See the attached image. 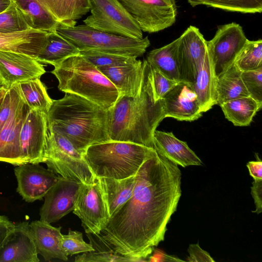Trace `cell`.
<instances>
[{"label":"cell","mask_w":262,"mask_h":262,"mask_svg":"<svg viewBox=\"0 0 262 262\" xmlns=\"http://www.w3.org/2000/svg\"><path fill=\"white\" fill-rule=\"evenodd\" d=\"M156 150L142 145L109 140L89 147L84 156L96 177L123 179L135 176Z\"/></svg>","instance_id":"5"},{"label":"cell","mask_w":262,"mask_h":262,"mask_svg":"<svg viewBox=\"0 0 262 262\" xmlns=\"http://www.w3.org/2000/svg\"><path fill=\"white\" fill-rule=\"evenodd\" d=\"M220 106L225 118L237 126L249 125L262 107L250 96L226 102Z\"/></svg>","instance_id":"31"},{"label":"cell","mask_w":262,"mask_h":262,"mask_svg":"<svg viewBox=\"0 0 262 262\" xmlns=\"http://www.w3.org/2000/svg\"><path fill=\"white\" fill-rule=\"evenodd\" d=\"M247 40L242 27L236 23L217 27L213 38L207 41L217 77L234 62Z\"/></svg>","instance_id":"11"},{"label":"cell","mask_w":262,"mask_h":262,"mask_svg":"<svg viewBox=\"0 0 262 262\" xmlns=\"http://www.w3.org/2000/svg\"><path fill=\"white\" fill-rule=\"evenodd\" d=\"M241 77L249 96L262 107V67L242 72Z\"/></svg>","instance_id":"39"},{"label":"cell","mask_w":262,"mask_h":262,"mask_svg":"<svg viewBox=\"0 0 262 262\" xmlns=\"http://www.w3.org/2000/svg\"><path fill=\"white\" fill-rule=\"evenodd\" d=\"M30 28L23 13L13 1L0 13V33L20 32Z\"/></svg>","instance_id":"36"},{"label":"cell","mask_w":262,"mask_h":262,"mask_svg":"<svg viewBox=\"0 0 262 262\" xmlns=\"http://www.w3.org/2000/svg\"><path fill=\"white\" fill-rule=\"evenodd\" d=\"M48 33L30 28L20 32L0 33V51L26 54L36 59L47 42Z\"/></svg>","instance_id":"23"},{"label":"cell","mask_w":262,"mask_h":262,"mask_svg":"<svg viewBox=\"0 0 262 262\" xmlns=\"http://www.w3.org/2000/svg\"><path fill=\"white\" fill-rule=\"evenodd\" d=\"M181 179L178 165L156 150L136 174L131 197L110 216L102 237L120 254L147 261L177 209Z\"/></svg>","instance_id":"1"},{"label":"cell","mask_w":262,"mask_h":262,"mask_svg":"<svg viewBox=\"0 0 262 262\" xmlns=\"http://www.w3.org/2000/svg\"><path fill=\"white\" fill-rule=\"evenodd\" d=\"M257 160L249 161L247 164V167L250 175L254 180H262V162L257 154H256Z\"/></svg>","instance_id":"44"},{"label":"cell","mask_w":262,"mask_h":262,"mask_svg":"<svg viewBox=\"0 0 262 262\" xmlns=\"http://www.w3.org/2000/svg\"><path fill=\"white\" fill-rule=\"evenodd\" d=\"M12 2V0H0V13L6 10Z\"/></svg>","instance_id":"46"},{"label":"cell","mask_w":262,"mask_h":262,"mask_svg":"<svg viewBox=\"0 0 262 262\" xmlns=\"http://www.w3.org/2000/svg\"><path fill=\"white\" fill-rule=\"evenodd\" d=\"M7 90V89L4 87L0 92V107L3 102Z\"/></svg>","instance_id":"47"},{"label":"cell","mask_w":262,"mask_h":262,"mask_svg":"<svg viewBox=\"0 0 262 262\" xmlns=\"http://www.w3.org/2000/svg\"><path fill=\"white\" fill-rule=\"evenodd\" d=\"M0 86H4V82L0 76Z\"/></svg>","instance_id":"48"},{"label":"cell","mask_w":262,"mask_h":262,"mask_svg":"<svg viewBox=\"0 0 262 262\" xmlns=\"http://www.w3.org/2000/svg\"><path fill=\"white\" fill-rule=\"evenodd\" d=\"M4 88V86H0V92Z\"/></svg>","instance_id":"49"},{"label":"cell","mask_w":262,"mask_h":262,"mask_svg":"<svg viewBox=\"0 0 262 262\" xmlns=\"http://www.w3.org/2000/svg\"><path fill=\"white\" fill-rule=\"evenodd\" d=\"M94 250L75 257V262L143 261V260L122 255L99 234L86 233Z\"/></svg>","instance_id":"30"},{"label":"cell","mask_w":262,"mask_h":262,"mask_svg":"<svg viewBox=\"0 0 262 262\" xmlns=\"http://www.w3.org/2000/svg\"><path fill=\"white\" fill-rule=\"evenodd\" d=\"M82 184L59 176L44 196V203L40 209V220L50 224L55 223L73 211Z\"/></svg>","instance_id":"12"},{"label":"cell","mask_w":262,"mask_h":262,"mask_svg":"<svg viewBox=\"0 0 262 262\" xmlns=\"http://www.w3.org/2000/svg\"><path fill=\"white\" fill-rule=\"evenodd\" d=\"M91 14L85 25L98 31L141 39L142 31L118 0H90Z\"/></svg>","instance_id":"8"},{"label":"cell","mask_w":262,"mask_h":262,"mask_svg":"<svg viewBox=\"0 0 262 262\" xmlns=\"http://www.w3.org/2000/svg\"><path fill=\"white\" fill-rule=\"evenodd\" d=\"M178 64L180 80L193 83L207 51V40L199 29L190 26L179 37Z\"/></svg>","instance_id":"15"},{"label":"cell","mask_w":262,"mask_h":262,"mask_svg":"<svg viewBox=\"0 0 262 262\" xmlns=\"http://www.w3.org/2000/svg\"><path fill=\"white\" fill-rule=\"evenodd\" d=\"M30 227L37 253L45 260H68V256L61 248V227H55L48 222L38 220L31 222Z\"/></svg>","instance_id":"22"},{"label":"cell","mask_w":262,"mask_h":262,"mask_svg":"<svg viewBox=\"0 0 262 262\" xmlns=\"http://www.w3.org/2000/svg\"><path fill=\"white\" fill-rule=\"evenodd\" d=\"M54 67L51 73L58 81L59 90L65 93L78 95L106 110L111 108L120 96L106 77L80 54Z\"/></svg>","instance_id":"4"},{"label":"cell","mask_w":262,"mask_h":262,"mask_svg":"<svg viewBox=\"0 0 262 262\" xmlns=\"http://www.w3.org/2000/svg\"><path fill=\"white\" fill-rule=\"evenodd\" d=\"M189 256L187 261L190 262H214L215 260L206 251L203 250L199 244H190L188 249Z\"/></svg>","instance_id":"41"},{"label":"cell","mask_w":262,"mask_h":262,"mask_svg":"<svg viewBox=\"0 0 262 262\" xmlns=\"http://www.w3.org/2000/svg\"><path fill=\"white\" fill-rule=\"evenodd\" d=\"M142 85L135 97L120 96L109 109L110 140L132 142L154 148V134L165 118L162 99L156 100L150 65L143 61ZM155 149V148H154Z\"/></svg>","instance_id":"2"},{"label":"cell","mask_w":262,"mask_h":262,"mask_svg":"<svg viewBox=\"0 0 262 262\" xmlns=\"http://www.w3.org/2000/svg\"><path fill=\"white\" fill-rule=\"evenodd\" d=\"M29 110L19 95L10 117L0 131V161L16 166L27 163L22 154L20 133Z\"/></svg>","instance_id":"16"},{"label":"cell","mask_w":262,"mask_h":262,"mask_svg":"<svg viewBox=\"0 0 262 262\" xmlns=\"http://www.w3.org/2000/svg\"><path fill=\"white\" fill-rule=\"evenodd\" d=\"M242 71L233 62L217 77L216 104L249 96L241 77Z\"/></svg>","instance_id":"28"},{"label":"cell","mask_w":262,"mask_h":262,"mask_svg":"<svg viewBox=\"0 0 262 262\" xmlns=\"http://www.w3.org/2000/svg\"><path fill=\"white\" fill-rule=\"evenodd\" d=\"M12 1L21 11L31 28L50 32L62 26L36 0Z\"/></svg>","instance_id":"32"},{"label":"cell","mask_w":262,"mask_h":262,"mask_svg":"<svg viewBox=\"0 0 262 262\" xmlns=\"http://www.w3.org/2000/svg\"><path fill=\"white\" fill-rule=\"evenodd\" d=\"M110 216L113 215L132 196L135 176L123 179L99 178Z\"/></svg>","instance_id":"26"},{"label":"cell","mask_w":262,"mask_h":262,"mask_svg":"<svg viewBox=\"0 0 262 262\" xmlns=\"http://www.w3.org/2000/svg\"><path fill=\"white\" fill-rule=\"evenodd\" d=\"M150 77L155 98L157 101L162 99L179 82L168 78L151 66Z\"/></svg>","instance_id":"40"},{"label":"cell","mask_w":262,"mask_h":262,"mask_svg":"<svg viewBox=\"0 0 262 262\" xmlns=\"http://www.w3.org/2000/svg\"><path fill=\"white\" fill-rule=\"evenodd\" d=\"M117 89L120 96L135 97L143 80V62L137 58L121 64L98 68ZM119 96V97H120Z\"/></svg>","instance_id":"20"},{"label":"cell","mask_w":262,"mask_h":262,"mask_svg":"<svg viewBox=\"0 0 262 262\" xmlns=\"http://www.w3.org/2000/svg\"><path fill=\"white\" fill-rule=\"evenodd\" d=\"M216 79L213 62L207 49L192 83L203 113L216 104Z\"/></svg>","instance_id":"24"},{"label":"cell","mask_w":262,"mask_h":262,"mask_svg":"<svg viewBox=\"0 0 262 262\" xmlns=\"http://www.w3.org/2000/svg\"><path fill=\"white\" fill-rule=\"evenodd\" d=\"M188 2L192 7L205 5L244 13L262 12V0H188Z\"/></svg>","instance_id":"34"},{"label":"cell","mask_w":262,"mask_h":262,"mask_svg":"<svg viewBox=\"0 0 262 262\" xmlns=\"http://www.w3.org/2000/svg\"><path fill=\"white\" fill-rule=\"evenodd\" d=\"M38 254L27 221L15 224L0 246V262H38Z\"/></svg>","instance_id":"19"},{"label":"cell","mask_w":262,"mask_h":262,"mask_svg":"<svg viewBox=\"0 0 262 262\" xmlns=\"http://www.w3.org/2000/svg\"><path fill=\"white\" fill-rule=\"evenodd\" d=\"M47 129V114L30 110L20 133L22 154L27 163H44Z\"/></svg>","instance_id":"14"},{"label":"cell","mask_w":262,"mask_h":262,"mask_svg":"<svg viewBox=\"0 0 262 262\" xmlns=\"http://www.w3.org/2000/svg\"><path fill=\"white\" fill-rule=\"evenodd\" d=\"M62 27L76 25L90 10V0H36Z\"/></svg>","instance_id":"25"},{"label":"cell","mask_w":262,"mask_h":262,"mask_svg":"<svg viewBox=\"0 0 262 262\" xmlns=\"http://www.w3.org/2000/svg\"><path fill=\"white\" fill-rule=\"evenodd\" d=\"M44 163L47 168L54 173L82 184H91L97 179L84 155L78 151L64 136L48 129Z\"/></svg>","instance_id":"7"},{"label":"cell","mask_w":262,"mask_h":262,"mask_svg":"<svg viewBox=\"0 0 262 262\" xmlns=\"http://www.w3.org/2000/svg\"><path fill=\"white\" fill-rule=\"evenodd\" d=\"M45 73L43 66L30 56L0 51V76L7 89L20 82L40 78Z\"/></svg>","instance_id":"17"},{"label":"cell","mask_w":262,"mask_h":262,"mask_svg":"<svg viewBox=\"0 0 262 262\" xmlns=\"http://www.w3.org/2000/svg\"><path fill=\"white\" fill-rule=\"evenodd\" d=\"M155 149L172 162L183 167L202 165V162L185 141L172 132L156 130L154 134Z\"/></svg>","instance_id":"21"},{"label":"cell","mask_w":262,"mask_h":262,"mask_svg":"<svg viewBox=\"0 0 262 262\" xmlns=\"http://www.w3.org/2000/svg\"><path fill=\"white\" fill-rule=\"evenodd\" d=\"M36 78L18 83L20 96L30 110L41 111L47 114L53 100L47 92V88L40 80Z\"/></svg>","instance_id":"33"},{"label":"cell","mask_w":262,"mask_h":262,"mask_svg":"<svg viewBox=\"0 0 262 262\" xmlns=\"http://www.w3.org/2000/svg\"><path fill=\"white\" fill-rule=\"evenodd\" d=\"M17 192L29 203L41 200L58 181L59 176L39 164L26 163L14 169Z\"/></svg>","instance_id":"13"},{"label":"cell","mask_w":262,"mask_h":262,"mask_svg":"<svg viewBox=\"0 0 262 262\" xmlns=\"http://www.w3.org/2000/svg\"><path fill=\"white\" fill-rule=\"evenodd\" d=\"M153 254L149 257L148 261H184L183 260L174 256L166 254L159 249L154 250Z\"/></svg>","instance_id":"45"},{"label":"cell","mask_w":262,"mask_h":262,"mask_svg":"<svg viewBox=\"0 0 262 262\" xmlns=\"http://www.w3.org/2000/svg\"><path fill=\"white\" fill-rule=\"evenodd\" d=\"M73 213L80 219L86 233L99 234L104 229L110 216L98 179L91 184H82Z\"/></svg>","instance_id":"10"},{"label":"cell","mask_w":262,"mask_h":262,"mask_svg":"<svg viewBox=\"0 0 262 262\" xmlns=\"http://www.w3.org/2000/svg\"><path fill=\"white\" fill-rule=\"evenodd\" d=\"M55 31L80 51H92L139 57L150 46L147 36L134 39L98 31L86 25L58 26Z\"/></svg>","instance_id":"6"},{"label":"cell","mask_w":262,"mask_h":262,"mask_svg":"<svg viewBox=\"0 0 262 262\" xmlns=\"http://www.w3.org/2000/svg\"><path fill=\"white\" fill-rule=\"evenodd\" d=\"M179 37L148 53L146 60L152 68L169 79L180 81L178 64Z\"/></svg>","instance_id":"27"},{"label":"cell","mask_w":262,"mask_h":262,"mask_svg":"<svg viewBox=\"0 0 262 262\" xmlns=\"http://www.w3.org/2000/svg\"><path fill=\"white\" fill-rule=\"evenodd\" d=\"M14 226L6 216L0 215V246Z\"/></svg>","instance_id":"43"},{"label":"cell","mask_w":262,"mask_h":262,"mask_svg":"<svg viewBox=\"0 0 262 262\" xmlns=\"http://www.w3.org/2000/svg\"><path fill=\"white\" fill-rule=\"evenodd\" d=\"M80 52L75 46L55 30L48 33L47 42L36 59L54 66L69 57L80 54Z\"/></svg>","instance_id":"29"},{"label":"cell","mask_w":262,"mask_h":262,"mask_svg":"<svg viewBox=\"0 0 262 262\" xmlns=\"http://www.w3.org/2000/svg\"><path fill=\"white\" fill-rule=\"evenodd\" d=\"M47 115L48 129L64 136L83 155L90 146L110 140L109 109L78 95L66 93L53 100Z\"/></svg>","instance_id":"3"},{"label":"cell","mask_w":262,"mask_h":262,"mask_svg":"<svg viewBox=\"0 0 262 262\" xmlns=\"http://www.w3.org/2000/svg\"><path fill=\"white\" fill-rule=\"evenodd\" d=\"M251 188L256 206V210L252 212L258 214L262 211V180H254Z\"/></svg>","instance_id":"42"},{"label":"cell","mask_w":262,"mask_h":262,"mask_svg":"<svg viewBox=\"0 0 262 262\" xmlns=\"http://www.w3.org/2000/svg\"><path fill=\"white\" fill-rule=\"evenodd\" d=\"M234 63L242 72L262 67V40H247Z\"/></svg>","instance_id":"35"},{"label":"cell","mask_w":262,"mask_h":262,"mask_svg":"<svg viewBox=\"0 0 262 262\" xmlns=\"http://www.w3.org/2000/svg\"><path fill=\"white\" fill-rule=\"evenodd\" d=\"M61 248L67 256L94 250L90 244L83 241L81 232L71 229L67 234L62 235Z\"/></svg>","instance_id":"38"},{"label":"cell","mask_w":262,"mask_h":262,"mask_svg":"<svg viewBox=\"0 0 262 262\" xmlns=\"http://www.w3.org/2000/svg\"><path fill=\"white\" fill-rule=\"evenodd\" d=\"M165 118L193 121L201 117V110L192 83L180 81L162 98Z\"/></svg>","instance_id":"18"},{"label":"cell","mask_w":262,"mask_h":262,"mask_svg":"<svg viewBox=\"0 0 262 262\" xmlns=\"http://www.w3.org/2000/svg\"><path fill=\"white\" fill-rule=\"evenodd\" d=\"M136 21L142 32L156 33L176 21L175 0H118Z\"/></svg>","instance_id":"9"},{"label":"cell","mask_w":262,"mask_h":262,"mask_svg":"<svg viewBox=\"0 0 262 262\" xmlns=\"http://www.w3.org/2000/svg\"><path fill=\"white\" fill-rule=\"evenodd\" d=\"M80 54L97 68L121 64L131 61L136 57L97 51H80Z\"/></svg>","instance_id":"37"}]
</instances>
